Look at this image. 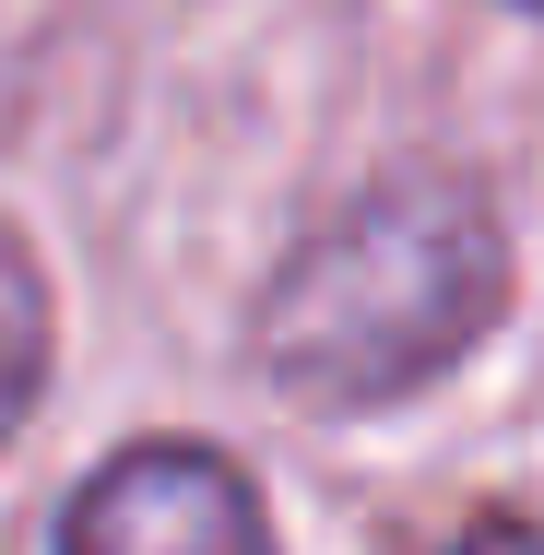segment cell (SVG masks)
<instances>
[{"mask_svg":"<svg viewBox=\"0 0 544 555\" xmlns=\"http://www.w3.org/2000/svg\"><path fill=\"white\" fill-rule=\"evenodd\" d=\"M461 555H544V532H533V520H473Z\"/></svg>","mask_w":544,"mask_h":555,"instance_id":"4","label":"cell"},{"mask_svg":"<svg viewBox=\"0 0 544 555\" xmlns=\"http://www.w3.org/2000/svg\"><path fill=\"white\" fill-rule=\"evenodd\" d=\"M36 390H48V272L0 224V438L36 414Z\"/></svg>","mask_w":544,"mask_h":555,"instance_id":"3","label":"cell"},{"mask_svg":"<svg viewBox=\"0 0 544 555\" xmlns=\"http://www.w3.org/2000/svg\"><path fill=\"white\" fill-rule=\"evenodd\" d=\"M521 12H544V0H521Z\"/></svg>","mask_w":544,"mask_h":555,"instance_id":"5","label":"cell"},{"mask_svg":"<svg viewBox=\"0 0 544 555\" xmlns=\"http://www.w3.org/2000/svg\"><path fill=\"white\" fill-rule=\"evenodd\" d=\"M60 555H273L261 485L202 438H130L60 508Z\"/></svg>","mask_w":544,"mask_h":555,"instance_id":"2","label":"cell"},{"mask_svg":"<svg viewBox=\"0 0 544 555\" xmlns=\"http://www.w3.org/2000/svg\"><path fill=\"white\" fill-rule=\"evenodd\" d=\"M497 308H509V236L485 190L415 166V178L355 190L320 236H296V260L273 272L249 320V354L308 414H379L450 378L497 332Z\"/></svg>","mask_w":544,"mask_h":555,"instance_id":"1","label":"cell"}]
</instances>
